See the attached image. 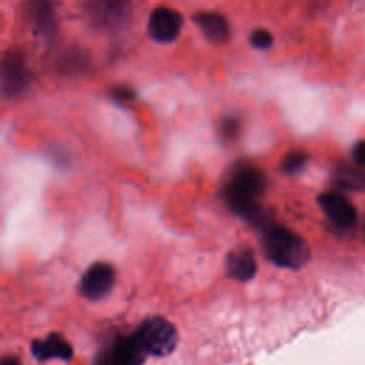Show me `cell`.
<instances>
[{"mask_svg": "<svg viewBox=\"0 0 365 365\" xmlns=\"http://www.w3.org/2000/svg\"><path fill=\"white\" fill-rule=\"evenodd\" d=\"M240 131V121L235 117H228L224 118L221 123V135L225 140H232L238 135Z\"/></svg>", "mask_w": 365, "mask_h": 365, "instance_id": "obj_17", "label": "cell"}, {"mask_svg": "<svg viewBox=\"0 0 365 365\" xmlns=\"http://www.w3.org/2000/svg\"><path fill=\"white\" fill-rule=\"evenodd\" d=\"M31 354L38 361H48L53 358L68 361L73 355V348L61 335L50 334L44 339L33 341Z\"/></svg>", "mask_w": 365, "mask_h": 365, "instance_id": "obj_12", "label": "cell"}, {"mask_svg": "<svg viewBox=\"0 0 365 365\" xmlns=\"http://www.w3.org/2000/svg\"><path fill=\"white\" fill-rule=\"evenodd\" d=\"M261 242L267 258L278 267L298 269L309 259V248L305 241L282 225H265Z\"/></svg>", "mask_w": 365, "mask_h": 365, "instance_id": "obj_2", "label": "cell"}, {"mask_svg": "<svg viewBox=\"0 0 365 365\" xmlns=\"http://www.w3.org/2000/svg\"><path fill=\"white\" fill-rule=\"evenodd\" d=\"M138 344L147 355L165 356L171 354L177 345L175 327L161 317H151L141 322L134 332Z\"/></svg>", "mask_w": 365, "mask_h": 365, "instance_id": "obj_3", "label": "cell"}, {"mask_svg": "<svg viewBox=\"0 0 365 365\" xmlns=\"http://www.w3.org/2000/svg\"><path fill=\"white\" fill-rule=\"evenodd\" d=\"M307 154L304 151H299V150H294V151H289L284 160H282V170L288 174H294V173H298L299 170H302V167L305 165L307 163Z\"/></svg>", "mask_w": 365, "mask_h": 365, "instance_id": "obj_15", "label": "cell"}, {"mask_svg": "<svg viewBox=\"0 0 365 365\" xmlns=\"http://www.w3.org/2000/svg\"><path fill=\"white\" fill-rule=\"evenodd\" d=\"M24 9L34 30L44 37H51L57 29L53 0H24Z\"/></svg>", "mask_w": 365, "mask_h": 365, "instance_id": "obj_10", "label": "cell"}, {"mask_svg": "<svg viewBox=\"0 0 365 365\" xmlns=\"http://www.w3.org/2000/svg\"><path fill=\"white\" fill-rule=\"evenodd\" d=\"M265 188L262 173L254 165H238L224 191L230 208L250 222L261 221L258 198Z\"/></svg>", "mask_w": 365, "mask_h": 365, "instance_id": "obj_1", "label": "cell"}, {"mask_svg": "<svg viewBox=\"0 0 365 365\" xmlns=\"http://www.w3.org/2000/svg\"><path fill=\"white\" fill-rule=\"evenodd\" d=\"M30 84V73L24 57L16 51L0 57V93L7 98L20 96Z\"/></svg>", "mask_w": 365, "mask_h": 365, "instance_id": "obj_5", "label": "cell"}, {"mask_svg": "<svg viewBox=\"0 0 365 365\" xmlns=\"http://www.w3.org/2000/svg\"><path fill=\"white\" fill-rule=\"evenodd\" d=\"M228 275L237 281H248L257 272V261L254 252L248 248L232 250L225 261Z\"/></svg>", "mask_w": 365, "mask_h": 365, "instance_id": "obj_13", "label": "cell"}, {"mask_svg": "<svg viewBox=\"0 0 365 365\" xmlns=\"http://www.w3.org/2000/svg\"><path fill=\"white\" fill-rule=\"evenodd\" d=\"M114 268L107 262H96L83 274L78 285L80 294L91 301L100 299L110 292L114 285Z\"/></svg>", "mask_w": 365, "mask_h": 365, "instance_id": "obj_7", "label": "cell"}, {"mask_svg": "<svg viewBox=\"0 0 365 365\" xmlns=\"http://www.w3.org/2000/svg\"><path fill=\"white\" fill-rule=\"evenodd\" d=\"M84 11L96 29L113 31L125 23L128 3L127 0H86Z\"/></svg>", "mask_w": 365, "mask_h": 365, "instance_id": "obj_4", "label": "cell"}, {"mask_svg": "<svg viewBox=\"0 0 365 365\" xmlns=\"http://www.w3.org/2000/svg\"><path fill=\"white\" fill-rule=\"evenodd\" d=\"M0 365H20V362L16 358L11 356H6L0 359Z\"/></svg>", "mask_w": 365, "mask_h": 365, "instance_id": "obj_20", "label": "cell"}, {"mask_svg": "<svg viewBox=\"0 0 365 365\" xmlns=\"http://www.w3.org/2000/svg\"><path fill=\"white\" fill-rule=\"evenodd\" d=\"M318 202L328 220L341 228H349L356 221V211L349 200L338 192H325Z\"/></svg>", "mask_w": 365, "mask_h": 365, "instance_id": "obj_9", "label": "cell"}, {"mask_svg": "<svg viewBox=\"0 0 365 365\" xmlns=\"http://www.w3.org/2000/svg\"><path fill=\"white\" fill-rule=\"evenodd\" d=\"M110 94L113 100H115L117 103H130L135 98L134 90L128 86H115L111 88Z\"/></svg>", "mask_w": 365, "mask_h": 365, "instance_id": "obj_18", "label": "cell"}, {"mask_svg": "<svg viewBox=\"0 0 365 365\" xmlns=\"http://www.w3.org/2000/svg\"><path fill=\"white\" fill-rule=\"evenodd\" d=\"M352 158H354V161L359 167L365 168V140L364 141H358L354 145V148H352Z\"/></svg>", "mask_w": 365, "mask_h": 365, "instance_id": "obj_19", "label": "cell"}, {"mask_svg": "<svg viewBox=\"0 0 365 365\" xmlns=\"http://www.w3.org/2000/svg\"><path fill=\"white\" fill-rule=\"evenodd\" d=\"M182 27V17L168 7H157L148 19V33L158 43L174 41Z\"/></svg>", "mask_w": 365, "mask_h": 365, "instance_id": "obj_8", "label": "cell"}, {"mask_svg": "<svg viewBox=\"0 0 365 365\" xmlns=\"http://www.w3.org/2000/svg\"><path fill=\"white\" fill-rule=\"evenodd\" d=\"M336 181L346 190H362L365 188V175L352 168H342L338 171Z\"/></svg>", "mask_w": 365, "mask_h": 365, "instance_id": "obj_14", "label": "cell"}, {"mask_svg": "<svg viewBox=\"0 0 365 365\" xmlns=\"http://www.w3.org/2000/svg\"><path fill=\"white\" fill-rule=\"evenodd\" d=\"M251 44L258 50L269 48L272 44V34L265 29H257L251 33Z\"/></svg>", "mask_w": 365, "mask_h": 365, "instance_id": "obj_16", "label": "cell"}, {"mask_svg": "<svg viewBox=\"0 0 365 365\" xmlns=\"http://www.w3.org/2000/svg\"><path fill=\"white\" fill-rule=\"evenodd\" d=\"M147 354L134 334L118 336L97 355L96 365H143Z\"/></svg>", "mask_w": 365, "mask_h": 365, "instance_id": "obj_6", "label": "cell"}, {"mask_svg": "<svg viewBox=\"0 0 365 365\" xmlns=\"http://www.w3.org/2000/svg\"><path fill=\"white\" fill-rule=\"evenodd\" d=\"M194 23L211 43L222 44L230 37V24L220 13L201 11L194 16Z\"/></svg>", "mask_w": 365, "mask_h": 365, "instance_id": "obj_11", "label": "cell"}]
</instances>
